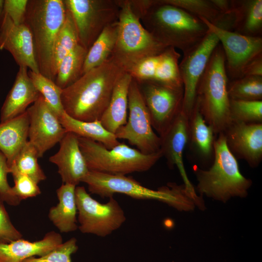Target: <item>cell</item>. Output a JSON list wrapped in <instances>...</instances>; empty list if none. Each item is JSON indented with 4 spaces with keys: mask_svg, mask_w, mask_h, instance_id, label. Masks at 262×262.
Masks as SVG:
<instances>
[{
    "mask_svg": "<svg viewBox=\"0 0 262 262\" xmlns=\"http://www.w3.org/2000/svg\"><path fill=\"white\" fill-rule=\"evenodd\" d=\"M137 83L149 112L152 127L161 136L182 111L183 87H173L148 81Z\"/></svg>",
    "mask_w": 262,
    "mask_h": 262,
    "instance_id": "cell-12",
    "label": "cell"
},
{
    "mask_svg": "<svg viewBox=\"0 0 262 262\" xmlns=\"http://www.w3.org/2000/svg\"><path fill=\"white\" fill-rule=\"evenodd\" d=\"M29 118L27 110L23 114L0 123V151L11 165L28 141Z\"/></svg>",
    "mask_w": 262,
    "mask_h": 262,
    "instance_id": "cell-24",
    "label": "cell"
},
{
    "mask_svg": "<svg viewBox=\"0 0 262 262\" xmlns=\"http://www.w3.org/2000/svg\"><path fill=\"white\" fill-rule=\"evenodd\" d=\"M66 11L64 0H30L27 5L24 23L33 35L39 72L51 80L53 47Z\"/></svg>",
    "mask_w": 262,
    "mask_h": 262,
    "instance_id": "cell-7",
    "label": "cell"
},
{
    "mask_svg": "<svg viewBox=\"0 0 262 262\" xmlns=\"http://www.w3.org/2000/svg\"><path fill=\"white\" fill-rule=\"evenodd\" d=\"M140 20L160 43L167 47L177 48L183 53L199 42L209 31L199 18L161 0H152Z\"/></svg>",
    "mask_w": 262,
    "mask_h": 262,
    "instance_id": "cell-2",
    "label": "cell"
},
{
    "mask_svg": "<svg viewBox=\"0 0 262 262\" xmlns=\"http://www.w3.org/2000/svg\"><path fill=\"white\" fill-rule=\"evenodd\" d=\"M28 0H4L3 12L18 25L24 23Z\"/></svg>",
    "mask_w": 262,
    "mask_h": 262,
    "instance_id": "cell-41",
    "label": "cell"
},
{
    "mask_svg": "<svg viewBox=\"0 0 262 262\" xmlns=\"http://www.w3.org/2000/svg\"><path fill=\"white\" fill-rule=\"evenodd\" d=\"M200 19L219 39L225 54L228 78L233 80L242 77L244 69L248 63L262 53V37L247 36L225 30L204 18Z\"/></svg>",
    "mask_w": 262,
    "mask_h": 262,
    "instance_id": "cell-14",
    "label": "cell"
},
{
    "mask_svg": "<svg viewBox=\"0 0 262 262\" xmlns=\"http://www.w3.org/2000/svg\"><path fill=\"white\" fill-rule=\"evenodd\" d=\"M0 49H5L12 55L16 64L30 70L40 73L31 32L25 23L15 24L2 12L0 24Z\"/></svg>",
    "mask_w": 262,
    "mask_h": 262,
    "instance_id": "cell-18",
    "label": "cell"
},
{
    "mask_svg": "<svg viewBox=\"0 0 262 262\" xmlns=\"http://www.w3.org/2000/svg\"><path fill=\"white\" fill-rule=\"evenodd\" d=\"M128 112L126 123L114 134L116 138L127 140L146 154L160 151V137L153 130L139 86L132 79L128 93Z\"/></svg>",
    "mask_w": 262,
    "mask_h": 262,
    "instance_id": "cell-11",
    "label": "cell"
},
{
    "mask_svg": "<svg viewBox=\"0 0 262 262\" xmlns=\"http://www.w3.org/2000/svg\"><path fill=\"white\" fill-rule=\"evenodd\" d=\"M0 198V244L9 243L22 238V235L14 226Z\"/></svg>",
    "mask_w": 262,
    "mask_h": 262,
    "instance_id": "cell-40",
    "label": "cell"
},
{
    "mask_svg": "<svg viewBox=\"0 0 262 262\" xmlns=\"http://www.w3.org/2000/svg\"><path fill=\"white\" fill-rule=\"evenodd\" d=\"M82 182L88 186L89 191L102 198L113 197L115 194L127 195L137 199L157 200L180 210H187L189 199L181 185L169 183L167 186L154 190L141 185L126 175H112L89 171Z\"/></svg>",
    "mask_w": 262,
    "mask_h": 262,
    "instance_id": "cell-6",
    "label": "cell"
},
{
    "mask_svg": "<svg viewBox=\"0 0 262 262\" xmlns=\"http://www.w3.org/2000/svg\"><path fill=\"white\" fill-rule=\"evenodd\" d=\"M118 21L107 26L88 50L82 76L98 66L110 58L114 49L118 34Z\"/></svg>",
    "mask_w": 262,
    "mask_h": 262,
    "instance_id": "cell-29",
    "label": "cell"
},
{
    "mask_svg": "<svg viewBox=\"0 0 262 262\" xmlns=\"http://www.w3.org/2000/svg\"><path fill=\"white\" fill-rule=\"evenodd\" d=\"M132 80L127 72L116 83L108 107L100 119L103 127L115 134L127 121L128 93Z\"/></svg>",
    "mask_w": 262,
    "mask_h": 262,
    "instance_id": "cell-25",
    "label": "cell"
},
{
    "mask_svg": "<svg viewBox=\"0 0 262 262\" xmlns=\"http://www.w3.org/2000/svg\"><path fill=\"white\" fill-rule=\"evenodd\" d=\"M79 44L78 33L73 19L66 9L64 22L57 35L52 49L51 75L54 82L61 61Z\"/></svg>",
    "mask_w": 262,
    "mask_h": 262,
    "instance_id": "cell-30",
    "label": "cell"
},
{
    "mask_svg": "<svg viewBox=\"0 0 262 262\" xmlns=\"http://www.w3.org/2000/svg\"><path fill=\"white\" fill-rule=\"evenodd\" d=\"M4 0H0V24L3 12Z\"/></svg>",
    "mask_w": 262,
    "mask_h": 262,
    "instance_id": "cell-44",
    "label": "cell"
},
{
    "mask_svg": "<svg viewBox=\"0 0 262 262\" xmlns=\"http://www.w3.org/2000/svg\"><path fill=\"white\" fill-rule=\"evenodd\" d=\"M180 54L173 47L146 58L130 68L128 73L137 82H152L173 87H183L179 69Z\"/></svg>",
    "mask_w": 262,
    "mask_h": 262,
    "instance_id": "cell-16",
    "label": "cell"
},
{
    "mask_svg": "<svg viewBox=\"0 0 262 262\" xmlns=\"http://www.w3.org/2000/svg\"><path fill=\"white\" fill-rule=\"evenodd\" d=\"M29 118V141L36 148L39 158L56 144L67 132L59 120V116L40 95L27 109Z\"/></svg>",
    "mask_w": 262,
    "mask_h": 262,
    "instance_id": "cell-15",
    "label": "cell"
},
{
    "mask_svg": "<svg viewBox=\"0 0 262 262\" xmlns=\"http://www.w3.org/2000/svg\"><path fill=\"white\" fill-rule=\"evenodd\" d=\"M228 83L225 54L219 43L198 82L196 100L205 122L216 135L231 122Z\"/></svg>",
    "mask_w": 262,
    "mask_h": 262,
    "instance_id": "cell-4",
    "label": "cell"
},
{
    "mask_svg": "<svg viewBox=\"0 0 262 262\" xmlns=\"http://www.w3.org/2000/svg\"><path fill=\"white\" fill-rule=\"evenodd\" d=\"M117 0L120 7L118 34L110 57L126 72L141 61L157 55L168 47L145 29L130 0Z\"/></svg>",
    "mask_w": 262,
    "mask_h": 262,
    "instance_id": "cell-5",
    "label": "cell"
},
{
    "mask_svg": "<svg viewBox=\"0 0 262 262\" xmlns=\"http://www.w3.org/2000/svg\"><path fill=\"white\" fill-rule=\"evenodd\" d=\"M229 116L231 122L262 123V100L230 99Z\"/></svg>",
    "mask_w": 262,
    "mask_h": 262,
    "instance_id": "cell-36",
    "label": "cell"
},
{
    "mask_svg": "<svg viewBox=\"0 0 262 262\" xmlns=\"http://www.w3.org/2000/svg\"><path fill=\"white\" fill-rule=\"evenodd\" d=\"M10 173L14 181L13 191L21 200L36 196L41 193L38 183L31 178L14 169H10Z\"/></svg>",
    "mask_w": 262,
    "mask_h": 262,
    "instance_id": "cell-38",
    "label": "cell"
},
{
    "mask_svg": "<svg viewBox=\"0 0 262 262\" xmlns=\"http://www.w3.org/2000/svg\"><path fill=\"white\" fill-rule=\"evenodd\" d=\"M59 143L58 151L49 161L57 166L63 183L77 186L89 171L79 147V136L67 132Z\"/></svg>",
    "mask_w": 262,
    "mask_h": 262,
    "instance_id": "cell-19",
    "label": "cell"
},
{
    "mask_svg": "<svg viewBox=\"0 0 262 262\" xmlns=\"http://www.w3.org/2000/svg\"><path fill=\"white\" fill-rule=\"evenodd\" d=\"M234 16L233 32L251 37H262V0H231Z\"/></svg>",
    "mask_w": 262,
    "mask_h": 262,
    "instance_id": "cell-26",
    "label": "cell"
},
{
    "mask_svg": "<svg viewBox=\"0 0 262 262\" xmlns=\"http://www.w3.org/2000/svg\"><path fill=\"white\" fill-rule=\"evenodd\" d=\"M230 99L262 100V76H246L232 80L228 85Z\"/></svg>",
    "mask_w": 262,
    "mask_h": 262,
    "instance_id": "cell-34",
    "label": "cell"
},
{
    "mask_svg": "<svg viewBox=\"0 0 262 262\" xmlns=\"http://www.w3.org/2000/svg\"><path fill=\"white\" fill-rule=\"evenodd\" d=\"M188 117L181 111L169 128L161 136L160 150L170 167L179 169L185 186L194 188L187 176L184 167L183 154L188 142Z\"/></svg>",
    "mask_w": 262,
    "mask_h": 262,
    "instance_id": "cell-20",
    "label": "cell"
},
{
    "mask_svg": "<svg viewBox=\"0 0 262 262\" xmlns=\"http://www.w3.org/2000/svg\"><path fill=\"white\" fill-rule=\"evenodd\" d=\"M73 19L79 44L88 50L102 32L118 21L117 0H64Z\"/></svg>",
    "mask_w": 262,
    "mask_h": 262,
    "instance_id": "cell-9",
    "label": "cell"
},
{
    "mask_svg": "<svg viewBox=\"0 0 262 262\" xmlns=\"http://www.w3.org/2000/svg\"><path fill=\"white\" fill-rule=\"evenodd\" d=\"M234 157L245 160L252 168L262 160V123L231 122L222 132Z\"/></svg>",
    "mask_w": 262,
    "mask_h": 262,
    "instance_id": "cell-17",
    "label": "cell"
},
{
    "mask_svg": "<svg viewBox=\"0 0 262 262\" xmlns=\"http://www.w3.org/2000/svg\"><path fill=\"white\" fill-rule=\"evenodd\" d=\"M126 72L112 57L83 74L62 90L65 112L83 121L100 120L110 102L114 88Z\"/></svg>",
    "mask_w": 262,
    "mask_h": 262,
    "instance_id": "cell-1",
    "label": "cell"
},
{
    "mask_svg": "<svg viewBox=\"0 0 262 262\" xmlns=\"http://www.w3.org/2000/svg\"><path fill=\"white\" fill-rule=\"evenodd\" d=\"M75 199L78 229L83 233L104 237L118 229L125 222V213L111 197L104 204L92 198L83 186H77Z\"/></svg>",
    "mask_w": 262,
    "mask_h": 262,
    "instance_id": "cell-10",
    "label": "cell"
},
{
    "mask_svg": "<svg viewBox=\"0 0 262 262\" xmlns=\"http://www.w3.org/2000/svg\"><path fill=\"white\" fill-rule=\"evenodd\" d=\"M10 173V167L5 155L0 151V198L11 206L18 205L21 200L14 193L7 180V175Z\"/></svg>",
    "mask_w": 262,
    "mask_h": 262,
    "instance_id": "cell-39",
    "label": "cell"
},
{
    "mask_svg": "<svg viewBox=\"0 0 262 262\" xmlns=\"http://www.w3.org/2000/svg\"><path fill=\"white\" fill-rule=\"evenodd\" d=\"M28 74L36 90L47 103L60 116L65 112L61 100L63 89L55 82L40 73L29 70Z\"/></svg>",
    "mask_w": 262,
    "mask_h": 262,
    "instance_id": "cell-35",
    "label": "cell"
},
{
    "mask_svg": "<svg viewBox=\"0 0 262 262\" xmlns=\"http://www.w3.org/2000/svg\"><path fill=\"white\" fill-rule=\"evenodd\" d=\"M88 50L80 44L61 61L57 68L55 82L63 89L81 76Z\"/></svg>",
    "mask_w": 262,
    "mask_h": 262,
    "instance_id": "cell-32",
    "label": "cell"
},
{
    "mask_svg": "<svg viewBox=\"0 0 262 262\" xmlns=\"http://www.w3.org/2000/svg\"><path fill=\"white\" fill-rule=\"evenodd\" d=\"M219 11L223 14L231 12V0H211Z\"/></svg>",
    "mask_w": 262,
    "mask_h": 262,
    "instance_id": "cell-43",
    "label": "cell"
},
{
    "mask_svg": "<svg viewBox=\"0 0 262 262\" xmlns=\"http://www.w3.org/2000/svg\"><path fill=\"white\" fill-rule=\"evenodd\" d=\"M184 10L200 18H203L216 27L226 29L229 23L228 14H223L211 0H161Z\"/></svg>",
    "mask_w": 262,
    "mask_h": 262,
    "instance_id": "cell-31",
    "label": "cell"
},
{
    "mask_svg": "<svg viewBox=\"0 0 262 262\" xmlns=\"http://www.w3.org/2000/svg\"><path fill=\"white\" fill-rule=\"evenodd\" d=\"M59 120L67 132L100 143L108 149L112 148L120 143L115 134L106 130L99 120L93 121L79 120L69 116L65 112L59 116Z\"/></svg>",
    "mask_w": 262,
    "mask_h": 262,
    "instance_id": "cell-28",
    "label": "cell"
},
{
    "mask_svg": "<svg viewBox=\"0 0 262 262\" xmlns=\"http://www.w3.org/2000/svg\"><path fill=\"white\" fill-rule=\"evenodd\" d=\"M40 95L29 76L28 68L19 66L14 84L1 108L0 122L24 113Z\"/></svg>",
    "mask_w": 262,
    "mask_h": 262,
    "instance_id": "cell-21",
    "label": "cell"
},
{
    "mask_svg": "<svg viewBox=\"0 0 262 262\" xmlns=\"http://www.w3.org/2000/svg\"><path fill=\"white\" fill-rule=\"evenodd\" d=\"M193 171L199 193L224 202L232 197H246L252 183L240 171L237 159L228 149L223 133L215 140L211 166L203 169L195 165Z\"/></svg>",
    "mask_w": 262,
    "mask_h": 262,
    "instance_id": "cell-3",
    "label": "cell"
},
{
    "mask_svg": "<svg viewBox=\"0 0 262 262\" xmlns=\"http://www.w3.org/2000/svg\"><path fill=\"white\" fill-rule=\"evenodd\" d=\"M38 158L36 148L28 141L10 166V169L26 175L38 183L45 180L47 177L38 163Z\"/></svg>",
    "mask_w": 262,
    "mask_h": 262,
    "instance_id": "cell-33",
    "label": "cell"
},
{
    "mask_svg": "<svg viewBox=\"0 0 262 262\" xmlns=\"http://www.w3.org/2000/svg\"><path fill=\"white\" fill-rule=\"evenodd\" d=\"M78 249L77 240L72 237L56 247L46 255L31 257L23 262H71V256Z\"/></svg>",
    "mask_w": 262,
    "mask_h": 262,
    "instance_id": "cell-37",
    "label": "cell"
},
{
    "mask_svg": "<svg viewBox=\"0 0 262 262\" xmlns=\"http://www.w3.org/2000/svg\"><path fill=\"white\" fill-rule=\"evenodd\" d=\"M63 243L61 235L54 231L43 239L30 242L22 238L0 244V262H23L31 257L44 256Z\"/></svg>",
    "mask_w": 262,
    "mask_h": 262,
    "instance_id": "cell-22",
    "label": "cell"
},
{
    "mask_svg": "<svg viewBox=\"0 0 262 262\" xmlns=\"http://www.w3.org/2000/svg\"><path fill=\"white\" fill-rule=\"evenodd\" d=\"M246 76H262V53L252 59L246 65L243 77Z\"/></svg>",
    "mask_w": 262,
    "mask_h": 262,
    "instance_id": "cell-42",
    "label": "cell"
},
{
    "mask_svg": "<svg viewBox=\"0 0 262 262\" xmlns=\"http://www.w3.org/2000/svg\"><path fill=\"white\" fill-rule=\"evenodd\" d=\"M217 135L205 122L196 101L188 117V142L190 149L199 159H213L214 143Z\"/></svg>",
    "mask_w": 262,
    "mask_h": 262,
    "instance_id": "cell-23",
    "label": "cell"
},
{
    "mask_svg": "<svg viewBox=\"0 0 262 262\" xmlns=\"http://www.w3.org/2000/svg\"><path fill=\"white\" fill-rule=\"evenodd\" d=\"M219 44L216 35L209 30L203 38L183 53L179 69L183 90L182 111L189 117L196 100V91L211 56Z\"/></svg>",
    "mask_w": 262,
    "mask_h": 262,
    "instance_id": "cell-13",
    "label": "cell"
},
{
    "mask_svg": "<svg viewBox=\"0 0 262 262\" xmlns=\"http://www.w3.org/2000/svg\"><path fill=\"white\" fill-rule=\"evenodd\" d=\"M76 186L63 183L56 190L58 203L50 208L48 216L62 233H68L78 229L77 208L75 199Z\"/></svg>",
    "mask_w": 262,
    "mask_h": 262,
    "instance_id": "cell-27",
    "label": "cell"
},
{
    "mask_svg": "<svg viewBox=\"0 0 262 262\" xmlns=\"http://www.w3.org/2000/svg\"><path fill=\"white\" fill-rule=\"evenodd\" d=\"M79 144L89 171L112 175L147 171L163 157L160 150L146 154L124 143L108 149L100 143L79 136Z\"/></svg>",
    "mask_w": 262,
    "mask_h": 262,
    "instance_id": "cell-8",
    "label": "cell"
}]
</instances>
